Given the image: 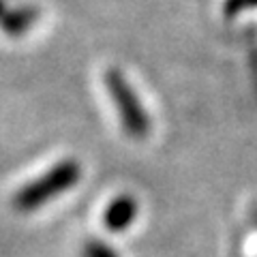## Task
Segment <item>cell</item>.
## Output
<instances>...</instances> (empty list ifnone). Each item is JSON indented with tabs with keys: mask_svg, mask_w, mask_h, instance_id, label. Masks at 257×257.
I'll list each match as a JSON object with an SVG mask.
<instances>
[{
	"mask_svg": "<svg viewBox=\"0 0 257 257\" xmlns=\"http://www.w3.org/2000/svg\"><path fill=\"white\" fill-rule=\"evenodd\" d=\"M135 214H138V204H135V199L128 197V195H120L107 206L105 227L111 231H122L131 225Z\"/></svg>",
	"mask_w": 257,
	"mask_h": 257,
	"instance_id": "cell-3",
	"label": "cell"
},
{
	"mask_svg": "<svg viewBox=\"0 0 257 257\" xmlns=\"http://www.w3.org/2000/svg\"><path fill=\"white\" fill-rule=\"evenodd\" d=\"M84 255L86 257H116V253L111 251L109 246L101 244V242H88L84 248Z\"/></svg>",
	"mask_w": 257,
	"mask_h": 257,
	"instance_id": "cell-6",
	"label": "cell"
},
{
	"mask_svg": "<svg viewBox=\"0 0 257 257\" xmlns=\"http://www.w3.org/2000/svg\"><path fill=\"white\" fill-rule=\"evenodd\" d=\"M253 7H257V0H227L223 7V11L227 18H234L236 13L240 11H246V9H253Z\"/></svg>",
	"mask_w": 257,
	"mask_h": 257,
	"instance_id": "cell-5",
	"label": "cell"
},
{
	"mask_svg": "<svg viewBox=\"0 0 257 257\" xmlns=\"http://www.w3.org/2000/svg\"><path fill=\"white\" fill-rule=\"evenodd\" d=\"M79 176H82V167L77 161L69 159V161H60L56 163L52 170H47L41 178L28 182L26 187H22L13 197V206L18 210H37L41 208L45 202L58 197L60 193L69 191L71 187H75Z\"/></svg>",
	"mask_w": 257,
	"mask_h": 257,
	"instance_id": "cell-1",
	"label": "cell"
},
{
	"mask_svg": "<svg viewBox=\"0 0 257 257\" xmlns=\"http://www.w3.org/2000/svg\"><path fill=\"white\" fill-rule=\"evenodd\" d=\"M105 86H107V92L120 114V122H122L124 131L131 135V138H138V140L146 138L150 131L148 114L144 111L138 94L128 86L124 75L116 69H109L105 73Z\"/></svg>",
	"mask_w": 257,
	"mask_h": 257,
	"instance_id": "cell-2",
	"label": "cell"
},
{
	"mask_svg": "<svg viewBox=\"0 0 257 257\" xmlns=\"http://www.w3.org/2000/svg\"><path fill=\"white\" fill-rule=\"evenodd\" d=\"M30 13L26 11H11L3 0H0V28L11 37H22L26 28L30 26Z\"/></svg>",
	"mask_w": 257,
	"mask_h": 257,
	"instance_id": "cell-4",
	"label": "cell"
}]
</instances>
